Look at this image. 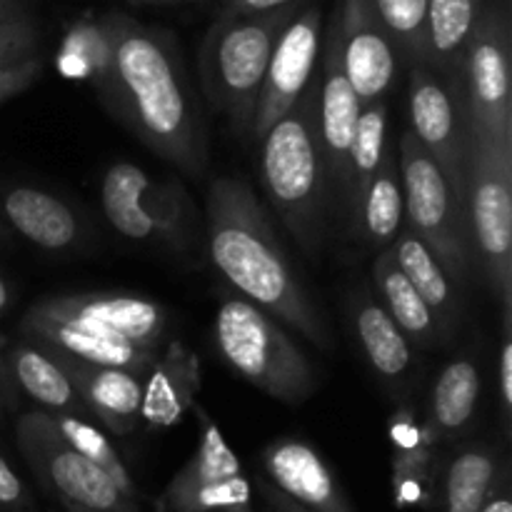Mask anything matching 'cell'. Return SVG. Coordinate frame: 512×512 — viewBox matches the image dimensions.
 I'll return each mask as SVG.
<instances>
[{
	"instance_id": "4fadbf2b",
	"label": "cell",
	"mask_w": 512,
	"mask_h": 512,
	"mask_svg": "<svg viewBox=\"0 0 512 512\" xmlns=\"http://www.w3.org/2000/svg\"><path fill=\"white\" fill-rule=\"evenodd\" d=\"M320 48H323V13L318 5H305L278 38L273 58L265 70L248 135L253 143H260L263 135L308 93L318 75Z\"/></svg>"
},
{
	"instance_id": "e575fe53",
	"label": "cell",
	"mask_w": 512,
	"mask_h": 512,
	"mask_svg": "<svg viewBox=\"0 0 512 512\" xmlns=\"http://www.w3.org/2000/svg\"><path fill=\"white\" fill-rule=\"evenodd\" d=\"M45 70L43 55H30V58L18 60V63L0 65V105L5 100H10L13 95L23 93L25 88H30L33 83H38V78Z\"/></svg>"
},
{
	"instance_id": "4316f807",
	"label": "cell",
	"mask_w": 512,
	"mask_h": 512,
	"mask_svg": "<svg viewBox=\"0 0 512 512\" xmlns=\"http://www.w3.org/2000/svg\"><path fill=\"white\" fill-rule=\"evenodd\" d=\"M480 403V368L475 358L450 360L440 370L428 405V420L435 435L453 440L473 423Z\"/></svg>"
},
{
	"instance_id": "603a6c76",
	"label": "cell",
	"mask_w": 512,
	"mask_h": 512,
	"mask_svg": "<svg viewBox=\"0 0 512 512\" xmlns=\"http://www.w3.org/2000/svg\"><path fill=\"white\" fill-rule=\"evenodd\" d=\"M485 0H428L425 10V68L453 78L460 58L483 18Z\"/></svg>"
},
{
	"instance_id": "bcb514c9",
	"label": "cell",
	"mask_w": 512,
	"mask_h": 512,
	"mask_svg": "<svg viewBox=\"0 0 512 512\" xmlns=\"http://www.w3.org/2000/svg\"><path fill=\"white\" fill-rule=\"evenodd\" d=\"M160 3H190V0H158V5Z\"/></svg>"
},
{
	"instance_id": "6da1fadb",
	"label": "cell",
	"mask_w": 512,
	"mask_h": 512,
	"mask_svg": "<svg viewBox=\"0 0 512 512\" xmlns=\"http://www.w3.org/2000/svg\"><path fill=\"white\" fill-rule=\"evenodd\" d=\"M105 20L113 35V73L103 105L155 155L200 175L203 123L170 35L125 13H105Z\"/></svg>"
},
{
	"instance_id": "2e32d148",
	"label": "cell",
	"mask_w": 512,
	"mask_h": 512,
	"mask_svg": "<svg viewBox=\"0 0 512 512\" xmlns=\"http://www.w3.org/2000/svg\"><path fill=\"white\" fill-rule=\"evenodd\" d=\"M360 110L363 105H360L353 85L345 78L338 38L330 25L325 45L320 48L318 143L320 155H323L325 183L338 190V198L345 210L350 203V150H353Z\"/></svg>"
},
{
	"instance_id": "b9f144b4",
	"label": "cell",
	"mask_w": 512,
	"mask_h": 512,
	"mask_svg": "<svg viewBox=\"0 0 512 512\" xmlns=\"http://www.w3.org/2000/svg\"><path fill=\"white\" fill-rule=\"evenodd\" d=\"M13 395H15V388L13 383H10V375H8V368H5L3 355H0V410L8 408Z\"/></svg>"
},
{
	"instance_id": "1f68e13d",
	"label": "cell",
	"mask_w": 512,
	"mask_h": 512,
	"mask_svg": "<svg viewBox=\"0 0 512 512\" xmlns=\"http://www.w3.org/2000/svg\"><path fill=\"white\" fill-rule=\"evenodd\" d=\"M388 103L378 100L360 110L358 128H355L353 150H350V203L348 215L353 223L355 205L365 193L373 175L378 173L385 153H388Z\"/></svg>"
},
{
	"instance_id": "8fae6325",
	"label": "cell",
	"mask_w": 512,
	"mask_h": 512,
	"mask_svg": "<svg viewBox=\"0 0 512 512\" xmlns=\"http://www.w3.org/2000/svg\"><path fill=\"white\" fill-rule=\"evenodd\" d=\"M200 440L188 463L170 478L158 512H253V485L215 420L193 405Z\"/></svg>"
},
{
	"instance_id": "8992f818",
	"label": "cell",
	"mask_w": 512,
	"mask_h": 512,
	"mask_svg": "<svg viewBox=\"0 0 512 512\" xmlns=\"http://www.w3.org/2000/svg\"><path fill=\"white\" fill-rule=\"evenodd\" d=\"M463 213L493 293L512 305V148L470 135Z\"/></svg>"
},
{
	"instance_id": "4dcf8cb0",
	"label": "cell",
	"mask_w": 512,
	"mask_h": 512,
	"mask_svg": "<svg viewBox=\"0 0 512 512\" xmlns=\"http://www.w3.org/2000/svg\"><path fill=\"white\" fill-rule=\"evenodd\" d=\"M48 415L70 448L78 450V453L83 455V458H88L95 468L103 470L125 498L140 505V498H143V495H140L128 465L123 463V458H120V453L115 450V445L110 443L108 435L95 425V420L80 418V415H70V413H48Z\"/></svg>"
},
{
	"instance_id": "ee69618b",
	"label": "cell",
	"mask_w": 512,
	"mask_h": 512,
	"mask_svg": "<svg viewBox=\"0 0 512 512\" xmlns=\"http://www.w3.org/2000/svg\"><path fill=\"white\" fill-rule=\"evenodd\" d=\"M63 505L65 512H95V510H85V508H78V505H70V503H60Z\"/></svg>"
},
{
	"instance_id": "e0dca14e",
	"label": "cell",
	"mask_w": 512,
	"mask_h": 512,
	"mask_svg": "<svg viewBox=\"0 0 512 512\" xmlns=\"http://www.w3.org/2000/svg\"><path fill=\"white\" fill-rule=\"evenodd\" d=\"M265 480L310 512H355L323 455L298 438H280L260 455Z\"/></svg>"
},
{
	"instance_id": "5bb4252c",
	"label": "cell",
	"mask_w": 512,
	"mask_h": 512,
	"mask_svg": "<svg viewBox=\"0 0 512 512\" xmlns=\"http://www.w3.org/2000/svg\"><path fill=\"white\" fill-rule=\"evenodd\" d=\"M38 313L83 328L103 338L138 345L148 353L165 348L168 313L153 298L133 293L53 295L30 305Z\"/></svg>"
},
{
	"instance_id": "cb8c5ba5",
	"label": "cell",
	"mask_w": 512,
	"mask_h": 512,
	"mask_svg": "<svg viewBox=\"0 0 512 512\" xmlns=\"http://www.w3.org/2000/svg\"><path fill=\"white\" fill-rule=\"evenodd\" d=\"M58 70L65 78L93 85L100 100L108 98L113 73V35L105 13H85L68 25L60 40Z\"/></svg>"
},
{
	"instance_id": "ba28073f",
	"label": "cell",
	"mask_w": 512,
	"mask_h": 512,
	"mask_svg": "<svg viewBox=\"0 0 512 512\" xmlns=\"http://www.w3.org/2000/svg\"><path fill=\"white\" fill-rule=\"evenodd\" d=\"M100 208L105 220L123 238L135 243H160L188 248L193 205L178 180L150 178L133 163H113L100 183Z\"/></svg>"
},
{
	"instance_id": "484cf974",
	"label": "cell",
	"mask_w": 512,
	"mask_h": 512,
	"mask_svg": "<svg viewBox=\"0 0 512 512\" xmlns=\"http://www.w3.org/2000/svg\"><path fill=\"white\" fill-rule=\"evenodd\" d=\"M405 200L403 180H400L398 155L388 150L378 173L368 183L365 193L355 205L353 228L370 245H393L403 230Z\"/></svg>"
},
{
	"instance_id": "f6af8a7d",
	"label": "cell",
	"mask_w": 512,
	"mask_h": 512,
	"mask_svg": "<svg viewBox=\"0 0 512 512\" xmlns=\"http://www.w3.org/2000/svg\"><path fill=\"white\" fill-rule=\"evenodd\" d=\"M133 5H158V0H128Z\"/></svg>"
},
{
	"instance_id": "d6986e66",
	"label": "cell",
	"mask_w": 512,
	"mask_h": 512,
	"mask_svg": "<svg viewBox=\"0 0 512 512\" xmlns=\"http://www.w3.org/2000/svg\"><path fill=\"white\" fill-rule=\"evenodd\" d=\"M58 360L73 380L80 403L90 418L120 438L135 433L140 425V405H143V375L120 368H100L63 355H58Z\"/></svg>"
},
{
	"instance_id": "277c9868",
	"label": "cell",
	"mask_w": 512,
	"mask_h": 512,
	"mask_svg": "<svg viewBox=\"0 0 512 512\" xmlns=\"http://www.w3.org/2000/svg\"><path fill=\"white\" fill-rule=\"evenodd\" d=\"M300 3L255 15H228L210 25L200 48V80L205 95L223 110L240 138H248L278 38L298 15Z\"/></svg>"
},
{
	"instance_id": "836d02e7",
	"label": "cell",
	"mask_w": 512,
	"mask_h": 512,
	"mask_svg": "<svg viewBox=\"0 0 512 512\" xmlns=\"http://www.w3.org/2000/svg\"><path fill=\"white\" fill-rule=\"evenodd\" d=\"M43 30L38 18H23L0 25V65L18 63L40 53Z\"/></svg>"
},
{
	"instance_id": "7a4b0ae2",
	"label": "cell",
	"mask_w": 512,
	"mask_h": 512,
	"mask_svg": "<svg viewBox=\"0 0 512 512\" xmlns=\"http://www.w3.org/2000/svg\"><path fill=\"white\" fill-rule=\"evenodd\" d=\"M205 233L210 263L243 300L283 320L318 348H333L325 320L280 248L268 213L243 178L220 175L210 183Z\"/></svg>"
},
{
	"instance_id": "d590c367",
	"label": "cell",
	"mask_w": 512,
	"mask_h": 512,
	"mask_svg": "<svg viewBox=\"0 0 512 512\" xmlns=\"http://www.w3.org/2000/svg\"><path fill=\"white\" fill-rule=\"evenodd\" d=\"M503 340H500V355H498V390H500V405H503L505 423H510L512 415V305L503 308Z\"/></svg>"
},
{
	"instance_id": "ffe728a7",
	"label": "cell",
	"mask_w": 512,
	"mask_h": 512,
	"mask_svg": "<svg viewBox=\"0 0 512 512\" xmlns=\"http://www.w3.org/2000/svg\"><path fill=\"white\" fill-rule=\"evenodd\" d=\"M20 328L28 335L30 343L40 345L45 350H53V353L63 355V358L100 365V368L130 370V373L143 375V378L153 370L155 360H158V353H148V350L138 348V345L120 343V340L88 333V330L50 318V315L38 313L33 308H28V313L23 315Z\"/></svg>"
},
{
	"instance_id": "7402d4cb",
	"label": "cell",
	"mask_w": 512,
	"mask_h": 512,
	"mask_svg": "<svg viewBox=\"0 0 512 512\" xmlns=\"http://www.w3.org/2000/svg\"><path fill=\"white\" fill-rule=\"evenodd\" d=\"M10 383L15 390L28 395L45 413H70L90 418L83 408L73 380L65 373L58 355L35 343H18L3 355ZM93 420V418H90Z\"/></svg>"
},
{
	"instance_id": "f1b7e54d",
	"label": "cell",
	"mask_w": 512,
	"mask_h": 512,
	"mask_svg": "<svg viewBox=\"0 0 512 512\" xmlns=\"http://www.w3.org/2000/svg\"><path fill=\"white\" fill-rule=\"evenodd\" d=\"M390 255H393L400 273L415 288V293L433 310L438 323L450 325V320L455 318V310H458V293L450 283L448 270L430 253L428 245L415 238L410 230H400L395 243L390 245Z\"/></svg>"
},
{
	"instance_id": "f35d334b",
	"label": "cell",
	"mask_w": 512,
	"mask_h": 512,
	"mask_svg": "<svg viewBox=\"0 0 512 512\" xmlns=\"http://www.w3.org/2000/svg\"><path fill=\"white\" fill-rule=\"evenodd\" d=\"M300 3V0H230L223 8L228 15H255V13H270V10L285 8V5Z\"/></svg>"
},
{
	"instance_id": "5b68a950",
	"label": "cell",
	"mask_w": 512,
	"mask_h": 512,
	"mask_svg": "<svg viewBox=\"0 0 512 512\" xmlns=\"http://www.w3.org/2000/svg\"><path fill=\"white\" fill-rule=\"evenodd\" d=\"M213 340L228 368L270 398L300 405L315 390V368L283 325L243 298L218 305Z\"/></svg>"
},
{
	"instance_id": "7dc6e473",
	"label": "cell",
	"mask_w": 512,
	"mask_h": 512,
	"mask_svg": "<svg viewBox=\"0 0 512 512\" xmlns=\"http://www.w3.org/2000/svg\"><path fill=\"white\" fill-rule=\"evenodd\" d=\"M220 3H225V5H228V3H230V0H220Z\"/></svg>"
},
{
	"instance_id": "44dd1931",
	"label": "cell",
	"mask_w": 512,
	"mask_h": 512,
	"mask_svg": "<svg viewBox=\"0 0 512 512\" xmlns=\"http://www.w3.org/2000/svg\"><path fill=\"white\" fill-rule=\"evenodd\" d=\"M200 358L180 340H170L160 350L153 370L143 378L140 423L150 430L178 425L200 393Z\"/></svg>"
},
{
	"instance_id": "3957f363",
	"label": "cell",
	"mask_w": 512,
	"mask_h": 512,
	"mask_svg": "<svg viewBox=\"0 0 512 512\" xmlns=\"http://www.w3.org/2000/svg\"><path fill=\"white\" fill-rule=\"evenodd\" d=\"M258 145L265 193L295 243L313 255L323 233L328 188L318 143V75L300 103L285 113Z\"/></svg>"
},
{
	"instance_id": "d6a6232c",
	"label": "cell",
	"mask_w": 512,
	"mask_h": 512,
	"mask_svg": "<svg viewBox=\"0 0 512 512\" xmlns=\"http://www.w3.org/2000/svg\"><path fill=\"white\" fill-rule=\"evenodd\" d=\"M370 5L393 38L398 53L413 60L415 65L423 63L428 0H370Z\"/></svg>"
},
{
	"instance_id": "ac0fdd59",
	"label": "cell",
	"mask_w": 512,
	"mask_h": 512,
	"mask_svg": "<svg viewBox=\"0 0 512 512\" xmlns=\"http://www.w3.org/2000/svg\"><path fill=\"white\" fill-rule=\"evenodd\" d=\"M0 225L43 253H70L85 240L73 205L35 185L0 188Z\"/></svg>"
},
{
	"instance_id": "9a60e30c",
	"label": "cell",
	"mask_w": 512,
	"mask_h": 512,
	"mask_svg": "<svg viewBox=\"0 0 512 512\" xmlns=\"http://www.w3.org/2000/svg\"><path fill=\"white\" fill-rule=\"evenodd\" d=\"M333 30L345 78L353 85L360 105L365 108L385 100L398 78L400 53L370 0H340Z\"/></svg>"
},
{
	"instance_id": "7bdbcfd3",
	"label": "cell",
	"mask_w": 512,
	"mask_h": 512,
	"mask_svg": "<svg viewBox=\"0 0 512 512\" xmlns=\"http://www.w3.org/2000/svg\"><path fill=\"white\" fill-rule=\"evenodd\" d=\"M13 305V290H10L8 280L0 275V315L8 313V308Z\"/></svg>"
},
{
	"instance_id": "7c38bea8",
	"label": "cell",
	"mask_w": 512,
	"mask_h": 512,
	"mask_svg": "<svg viewBox=\"0 0 512 512\" xmlns=\"http://www.w3.org/2000/svg\"><path fill=\"white\" fill-rule=\"evenodd\" d=\"M408 103L410 133L423 145L425 153L438 163L463 205L470 123L458 80L443 78L425 65H413Z\"/></svg>"
},
{
	"instance_id": "8d00e7d4",
	"label": "cell",
	"mask_w": 512,
	"mask_h": 512,
	"mask_svg": "<svg viewBox=\"0 0 512 512\" xmlns=\"http://www.w3.org/2000/svg\"><path fill=\"white\" fill-rule=\"evenodd\" d=\"M30 510V495L20 475L10 468L8 460L0 455V512Z\"/></svg>"
},
{
	"instance_id": "30bf717a",
	"label": "cell",
	"mask_w": 512,
	"mask_h": 512,
	"mask_svg": "<svg viewBox=\"0 0 512 512\" xmlns=\"http://www.w3.org/2000/svg\"><path fill=\"white\" fill-rule=\"evenodd\" d=\"M15 438L25 463L58 495V503L95 512H140V505L125 498L103 470L65 443L45 410L20 415Z\"/></svg>"
},
{
	"instance_id": "f546056e",
	"label": "cell",
	"mask_w": 512,
	"mask_h": 512,
	"mask_svg": "<svg viewBox=\"0 0 512 512\" xmlns=\"http://www.w3.org/2000/svg\"><path fill=\"white\" fill-rule=\"evenodd\" d=\"M375 285H378L380 305L388 310L393 323L403 330L410 343L433 345L440 338V323L433 310L428 308L423 298L415 293L413 285L408 283L400 268L395 265L390 250H385L373 268Z\"/></svg>"
},
{
	"instance_id": "83f0119b",
	"label": "cell",
	"mask_w": 512,
	"mask_h": 512,
	"mask_svg": "<svg viewBox=\"0 0 512 512\" xmlns=\"http://www.w3.org/2000/svg\"><path fill=\"white\" fill-rule=\"evenodd\" d=\"M508 473L488 445H468L448 463L440 485L443 512H478Z\"/></svg>"
},
{
	"instance_id": "9c48e42d",
	"label": "cell",
	"mask_w": 512,
	"mask_h": 512,
	"mask_svg": "<svg viewBox=\"0 0 512 512\" xmlns=\"http://www.w3.org/2000/svg\"><path fill=\"white\" fill-rule=\"evenodd\" d=\"M398 168L403 180L408 230L428 245L448 275H463L470 263V238L463 205L448 178L410 130L400 135Z\"/></svg>"
},
{
	"instance_id": "ab89813d",
	"label": "cell",
	"mask_w": 512,
	"mask_h": 512,
	"mask_svg": "<svg viewBox=\"0 0 512 512\" xmlns=\"http://www.w3.org/2000/svg\"><path fill=\"white\" fill-rule=\"evenodd\" d=\"M35 18V0H0V25Z\"/></svg>"
},
{
	"instance_id": "74e56055",
	"label": "cell",
	"mask_w": 512,
	"mask_h": 512,
	"mask_svg": "<svg viewBox=\"0 0 512 512\" xmlns=\"http://www.w3.org/2000/svg\"><path fill=\"white\" fill-rule=\"evenodd\" d=\"M255 488H258L260 498H263L265 512H310L308 508H303V505L285 498L283 493H278V490H275L265 478H255Z\"/></svg>"
},
{
	"instance_id": "52a82bcc",
	"label": "cell",
	"mask_w": 512,
	"mask_h": 512,
	"mask_svg": "<svg viewBox=\"0 0 512 512\" xmlns=\"http://www.w3.org/2000/svg\"><path fill=\"white\" fill-rule=\"evenodd\" d=\"M470 135L512 148V43L508 10L485 5L483 18L453 75Z\"/></svg>"
},
{
	"instance_id": "60d3db41",
	"label": "cell",
	"mask_w": 512,
	"mask_h": 512,
	"mask_svg": "<svg viewBox=\"0 0 512 512\" xmlns=\"http://www.w3.org/2000/svg\"><path fill=\"white\" fill-rule=\"evenodd\" d=\"M478 512H512L508 473H505L503 478H500V483L495 485V490H493V493H490V498L485 500V505Z\"/></svg>"
},
{
	"instance_id": "d4e9b609",
	"label": "cell",
	"mask_w": 512,
	"mask_h": 512,
	"mask_svg": "<svg viewBox=\"0 0 512 512\" xmlns=\"http://www.w3.org/2000/svg\"><path fill=\"white\" fill-rule=\"evenodd\" d=\"M353 325L358 345L370 368L385 380H400L413 365V345L393 323L378 298L363 293L353 303Z\"/></svg>"
}]
</instances>
